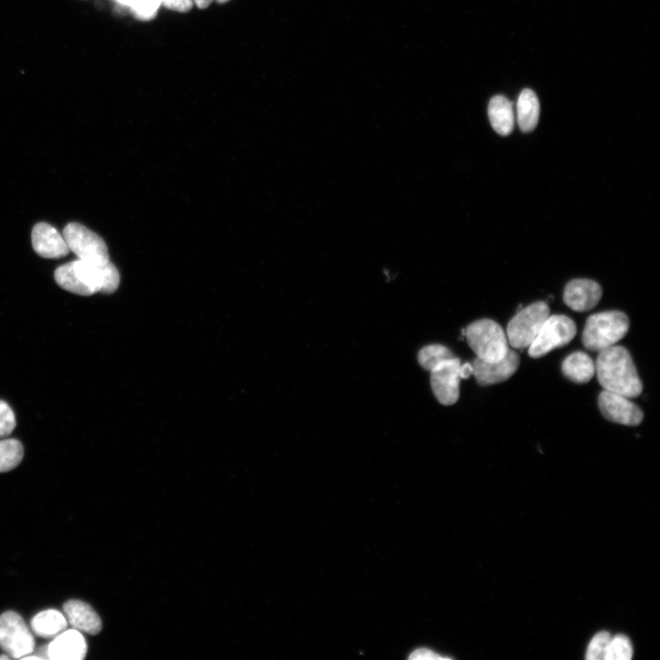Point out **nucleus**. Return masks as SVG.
<instances>
[{
  "instance_id": "obj_1",
  "label": "nucleus",
  "mask_w": 660,
  "mask_h": 660,
  "mask_svg": "<svg viewBox=\"0 0 660 660\" xmlns=\"http://www.w3.org/2000/svg\"><path fill=\"white\" fill-rule=\"evenodd\" d=\"M596 374L605 390L636 398L642 393L643 384L629 352L622 346H612L599 354Z\"/></svg>"
},
{
  "instance_id": "obj_2",
  "label": "nucleus",
  "mask_w": 660,
  "mask_h": 660,
  "mask_svg": "<svg viewBox=\"0 0 660 660\" xmlns=\"http://www.w3.org/2000/svg\"><path fill=\"white\" fill-rule=\"evenodd\" d=\"M630 321L621 311H607L591 315L583 334V344L591 352L601 353L623 340Z\"/></svg>"
},
{
  "instance_id": "obj_3",
  "label": "nucleus",
  "mask_w": 660,
  "mask_h": 660,
  "mask_svg": "<svg viewBox=\"0 0 660 660\" xmlns=\"http://www.w3.org/2000/svg\"><path fill=\"white\" fill-rule=\"evenodd\" d=\"M464 335L477 358L482 361H500L510 351L504 329L493 320L480 319L471 323L466 328Z\"/></svg>"
},
{
  "instance_id": "obj_4",
  "label": "nucleus",
  "mask_w": 660,
  "mask_h": 660,
  "mask_svg": "<svg viewBox=\"0 0 660 660\" xmlns=\"http://www.w3.org/2000/svg\"><path fill=\"white\" fill-rule=\"evenodd\" d=\"M63 236L78 260L96 266H107L111 262L109 249L104 239L84 225L69 223Z\"/></svg>"
},
{
  "instance_id": "obj_5",
  "label": "nucleus",
  "mask_w": 660,
  "mask_h": 660,
  "mask_svg": "<svg viewBox=\"0 0 660 660\" xmlns=\"http://www.w3.org/2000/svg\"><path fill=\"white\" fill-rule=\"evenodd\" d=\"M550 309L546 302L533 303L522 308L508 325V341L514 349L529 348L537 338Z\"/></svg>"
},
{
  "instance_id": "obj_6",
  "label": "nucleus",
  "mask_w": 660,
  "mask_h": 660,
  "mask_svg": "<svg viewBox=\"0 0 660 660\" xmlns=\"http://www.w3.org/2000/svg\"><path fill=\"white\" fill-rule=\"evenodd\" d=\"M576 335L577 326L572 319L564 315H549L529 347V354L533 359L542 358L569 345Z\"/></svg>"
},
{
  "instance_id": "obj_7",
  "label": "nucleus",
  "mask_w": 660,
  "mask_h": 660,
  "mask_svg": "<svg viewBox=\"0 0 660 660\" xmlns=\"http://www.w3.org/2000/svg\"><path fill=\"white\" fill-rule=\"evenodd\" d=\"M0 647L12 658H23L34 651V637L16 612L8 611L0 616Z\"/></svg>"
},
{
  "instance_id": "obj_8",
  "label": "nucleus",
  "mask_w": 660,
  "mask_h": 660,
  "mask_svg": "<svg viewBox=\"0 0 660 660\" xmlns=\"http://www.w3.org/2000/svg\"><path fill=\"white\" fill-rule=\"evenodd\" d=\"M598 404L602 415L611 422L636 427L644 420L642 410L624 395L605 390L599 395Z\"/></svg>"
},
{
  "instance_id": "obj_9",
  "label": "nucleus",
  "mask_w": 660,
  "mask_h": 660,
  "mask_svg": "<svg viewBox=\"0 0 660 660\" xmlns=\"http://www.w3.org/2000/svg\"><path fill=\"white\" fill-rule=\"evenodd\" d=\"M461 360L453 357L435 367L431 373V383L437 400L443 405H452L460 397Z\"/></svg>"
},
{
  "instance_id": "obj_10",
  "label": "nucleus",
  "mask_w": 660,
  "mask_h": 660,
  "mask_svg": "<svg viewBox=\"0 0 660 660\" xmlns=\"http://www.w3.org/2000/svg\"><path fill=\"white\" fill-rule=\"evenodd\" d=\"M472 375L480 386L501 383L510 379L520 365L519 355L510 349L505 358L498 362H485L476 358L472 364Z\"/></svg>"
},
{
  "instance_id": "obj_11",
  "label": "nucleus",
  "mask_w": 660,
  "mask_h": 660,
  "mask_svg": "<svg viewBox=\"0 0 660 660\" xmlns=\"http://www.w3.org/2000/svg\"><path fill=\"white\" fill-rule=\"evenodd\" d=\"M32 242L35 253L43 258L59 259L69 255V247L62 234L48 223L34 226Z\"/></svg>"
},
{
  "instance_id": "obj_12",
  "label": "nucleus",
  "mask_w": 660,
  "mask_h": 660,
  "mask_svg": "<svg viewBox=\"0 0 660 660\" xmlns=\"http://www.w3.org/2000/svg\"><path fill=\"white\" fill-rule=\"evenodd\" d=\"M603 296L602 287L589 279H575L564 290L565 304L576 312H587L598 305Z\"/></svg>"
},
{
  "instance_id": "obj_13",
  "label": "nucleus",
  "mask_w": 660,
  "mask_h": 660,
  "mask_svg": "<svg viewBox=\"0 0 660 660\" xmlns=\"http://www.w3.org/2000/svg\"><path fill=\"white\" fill-rule=\"evenodd\" d=\"M87 653L84 636L74 628L56 636L46 648L47 658L52 660H82Z\"/></svg>"
},
{
  "instance_id": "obj_14",
  "label": "nucleus",
  "mask_w": 660,
  "mask_h": 660,
  "mask_svg": "<svg viewBox=\"0 0 660 660\" xmlns=\"http://www.w3.org/2000/svg\"><path fill=\"white\" fill-rule=\"evenodd\" d=\"M63 608L67 621L74 629L92 636L102 631V621L89 604L80 600H70Z\"/></svg>"
},
{
  "instance_id": "obj_15",
  "label": "nucleus",
  "mask_w": 660,
  "mask_h": 660,
  "mask_svg": "<svg viewBox=\"0 0 660 660\" xmlns=\"http://www.w3.org/2000/svg\"><path fill=\"white\" fill-rule=\"evenodd\" d=\"M489 120L491 127L500 135L509 136L515 127V114L512 103L504 96H495L489 103Z\"/></svg>"
},
{
  "instance_id": "obj_16",
  "label": "nucleus",
  "mask_w": 660,
  "mask_h": 660,
  "mask_svg": "<svg viewBox=\"0 0 660 660\" xmlns=\"http://www.w3.org/2000/svg\"><path fill=\"white\" fill-rule=\"evenodd\" d=\"M562 373L569 381L576 383H587L596 374V364L586 353L576 352L562 363Z\"/></svg>"
},
{
  "instance_id": "obj_17",
  "label": "nucleus",
  "mask_w": 660,
  "mask_h": 660,
  "mask_svg": "<svg viewBox=\"0 0 660 660\" xmlns=\"http://www.w3.org/2000/svg\"><path fill=\"white\" fill-rule=\"evenodd\" d=\"M540 105L535 92L525 90L518 101V122L523 132H531L539 123Z\"/></svg>"
},
{
  "instance_id": "obj_18",
  "label": "nucleus",
  "mask_w": 660,
  "mask_h": 660,
  "mask_svg": "<svg viewBox=\"0 0 660 660\" xmlns=\"http://www.w3.org/2000/svg\"><path fill=\"white\" fill-rule=\"evenodd\" d=\"M33 631L40 637L53 638L67 628L64 616L53 609L43 611L31 622Z\"/></svg>"
},
{
  "instance_id": "obj_19",
  "label": "nucleus",
  "mask_w": 660,
  "mask_h": 660,
  "mask_svg": "<svg viewBox=\"0 0 660 660\" xmlns=\"http://www.w3.org/2000/svg\"><path fill=\"white\" fill-rule=\"evenodd\" d=\"M24 457V446L19 441L14 439L0 441V472L15 470L21 464Z\"/></svg>"
},
{
  "instance_id": "obj_20",
  "label": "nucleus",
  "mask_w": 660,
  "mask_h": 660,
  "mask_svg": "<svg viewBox=\"0 0 660 660\" xmlns=\"http://www.w3.org/2000/svg\"><path fill=\"white\" fill-rule=\"evenodd\" d=\"M455 357L452 352L440 345H429L419 353V363L425 370L432 372L442 363Z\"/></svg>"
},
{
  "instance_id": "obj_21",
  "label": "nucleus",
  "mask_w": 660,
  "mask_h": 660,
  "mask_svg": "<svg viewBox=\"0 0 660 660\" xmlns=\"http://www.w3.org/2000/svg\"><path fill=\"white\" fill-rule=\"evenodd\" d=\"M633 656V646L630 639L625 635L612 636L606 660H629Z\"/></svg>"
},
{
  "instance_id": "obj_22",
  "label": "nucleus",
  "mask_w": 660,
  "mask_h": 660,
  "mask_svg": "<svg viewBox=\"0 0 660 660\" xmlns=\"http://www.w3.org/2000/svg\"><path fill=\"white\" fill-rule=\"evenodd\" d=\"M611 638V634L607 631L597 634L588 645L587 658L588 660H606V655Z\"/></svg>"
},
{
  "instance_id": "obj_23",
  "label": "nucleus",
  "mask_w": 660,
  "mask_h": 660,
  "mask_svg": "<svg viewBox=\"0 0 660 660\" xmlns=\"http://www.w3.org/2000/svg\"><path fill=\"white\" fill-rule=\"evenodd\" d=\"M160 5L161 0H131L129 7L137 19L150 21L156 16Z\"/></svg>"
},
{
  "instance_id": "obj_24",
  "label": "nucleus",
  "mask_w": 660,
  "mask_h": 660,
  "mask_svg": "<svg viewBox=\"0 0 660 660\" xmlns=\"http://www.w3.org/2000/svg\"><path fill=\"white\" fill-rule=\"evenodd\" d=\"M16 417L13 408L0 400V438L9 437L16 428Z\"/></svg>"
},
{
  "instance_id": "obj_25",
  "label": "nucleus",
  "mask_w": 660,
  "mask_h": 660,
  "mask_svg": "<svg viewBox=\"0 0 660 660\" xmlns=\"http://www.w3.org/2000/svg\"><path fill=\"white\" fill-rule=\"evenodd\" d=\"M161 5L171 11L189 13L193 8V0H161Z\"/></svg>"
},
{
  "instance_id": "obj_26",
  "label": "nucleus",
  "mask_w": 660,
  "mask_h": 660,
  "mask_svg": "<svg viewBox=\"0 0 660 660\" xmlns=\"http://www.w3.org/2000/svg\"><path fill=\"white\" fill-rule=\"evenodd\" d=\"M409 658L412 659V660L449 659V657L442 656V655H439L438 653H436L429 648H425V647L415 650L414 652H412L410 655Z\"/></svg>"
},
{
  "instance_id": "obj_27",
  "label": "nucleus",
  "mask_w": 660,
  "mask_h": 660,
  "mask_svg": "<svg viewBox=\"0 0 660 660\" xmlns=\"http://www.w3.org/2000/svg\"><path fill=\"white\" fill-rule=\"evenodd\" d=\"M472 371L471 364L466 363L461 364L460 369L461 379H468L471 375H472Z\"/></svg>"
},
{
  "instance_id": "obj_28",
  "label": "nucleus",
  "mask_w": 660,
  "mask_h": 660,
  "mask_svg": "<svg viewBox=\"0 0 660 660\" xmlns=\"http://www.w3.org/2000/svg\"><path fill=\"white\" fill-rule=\"evenodd\" d=\"M199 8L204 10L210 6L214 0H193Z\"/></svg>"
},
{
  "instance_id": "obj_29",
  "label": "nucleus",
  "mask_w": 660,
  "mask_h": 660,
  "mask_svg": "<svg viewBox=\"0 0 660 660\" xmlns=\"http://www.w3.org/2000/svg\"><path fill=\"white\" fill-rule=\"evenodd\" d=\"M116 2L119 3L121 5H124V6H128L129 7L130 5H131V0H116Z\"/></svg>"
},
{
  "instance_id": "obj_30",
  "label": "nucleus",
  "mask_w": 660,
  "mask_h": 660,
  "mask_svg": "<svg viewBox=\"0 0 660 660\" xmlns=\"http://www.w3.org/2000/svg\"><path fill=\"white\" fill-rule=\"evenodd\" d=\"M228 2H229V0H218V3L221 4V5L226 4Z\"/></svg>"
},
{
  "instance_id": "obj_31",
  "label": "nucleus",
  "mask_w": 660,
  "mask_h": 660,
  "mask_svg": "<svg viewBox=\"0 0 660 660\" xmlns=\"http://www.w3.org/2000/svg\"><path fill=\"white\" fill-rule=\"evenodd\" d=\"M10 655H0V659H10Z\"/></svg>"
}]
</instances>
